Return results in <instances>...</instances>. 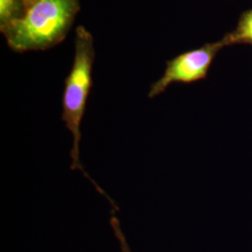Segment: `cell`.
Here are the masks:
<instances>
[{"mask_svg": "<svg viewBox=\"0 0 252 252\" xmlns=\"http://www.w3.org/2000/svg\"><path fill=\"white\" fill-rule=\"evenodd\" d=\"M79 10V0H36L1 31L16 52L43 51L63 41Z\"/></svg>", "mask_w": 252, "mask_h": 252, "instance_id": "1", "label": "cell"}, {"mask_svg": "<svg viewBox=\"0 0 252 252\" xmlns=\"http://www.w3.org/2000/svg\"><path fill=\"white\" fill-rule=\"evenodd\" d=\"M94 61V37L83 27H77L75 39V55L70 72L64 80L62 98V121L72 135L73 144L70 152L72 170H81L82 174L94 185L96 190L106 196L113 205L114 202L106 192L91 179L83 169L80 161L81 126L85 114L88 97L93 87V64Z\"/></svg>", "mask_w": 252, "mask_h": 252, "instance_id": "2", "label": "cell"}, {"mask_svg": "<svg viewBox=\"0 0 252 252\" xmlns=\"http://www.w3.org/2000/svg\"><path fill=\"white\" fill-rule=\"evenodd\" d=\"M227 46L224 37L167 61L162 77L152 84L149 98L160 95L173 83H192L205 80L218 53Z\"/></svg>", "mask_w": 252, "mask_h": 252, "instance_id": "3", "label": "cell"}, {"mask_svg": "<svg viewBox=\"0 0 252 252\" xmlns=\"http://www.w3.org/2000/svg\"><path fill=\"white\" fill-rule=\"evenodd\" d=\"M226 44L252 45V9L244 12L234 31L224 36Z\"/></svg>", "mask_w": 252, "mask_h": 252, "instance_id": "4", "label": "cell"}, {"mask_svg": "<svg viewBox=\"0 0 252 252\" xmlns=\"http://www.w3.org/2000/svg\"><path fill=\"white\" fill-rule=\"evenodd\" d=\"M26 9L24 0H0V28L21 18Z\"/></svg>", "mask_w": 252, "mask_h": 252, "instance_id": "5", "label": "cell"}, {"mask_svg": "<svg viewBox=\"0 0 252 252\" xmlns=\"http://www.w3.org/2000/svg\"><path fill=\"white\" fill-rule=\"evenodd\" d=\"M109 222H110V225H111L112 229H113V232H114L115 236L117 237L118 240L120 242L122 252H132L129 245L127 243L126 236H125V234H124L122 229H121V224H120V221H119L117 218L114 216V215H112V217L110 218Z\"/></svg>", "mask_w": 252, "mask_h": 252, "instance_id": "6", "label": "cell"}, {"mask_svg": "<svg viewBox=\"0 0 252 252\" xmlns=\"http://www.w3.org/2000/svg\"><path fill=\"white\" fill-rule=\"evenodd\" d=\"M35 1L36 0H24V2H25V4H26V7H29L31 4H33Z\"/></svg>", "mask_w": 252, "mask_h": 252, "instance_id": "7", "label": "cell"}]
</instances>
